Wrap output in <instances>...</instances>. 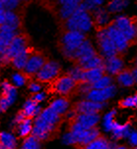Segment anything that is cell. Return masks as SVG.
Segmentation results:
<instances>
[{"instance_id": "6da1fadb", "label": "cell", "mask_w": 137, "mask_h": 149, "mask_svg": "<svg viewBox=\"0 0 137 149\" xmlns=\"http://www.w3.org/2000/svg\"><path fill=\"white\" fill-rule=\"evenodd\" d=\"M100 134V130L97 127L89 130H84L78 127L77 125L68 123L67 134L64 139L68 144H71L76 149H79L80 147L94 140Z\"/></svg>"}, {"instance_id": "7a4b0ae2", "label": "cell", "mask_w": 137, "mask_h": 149, "mask_svg": "<svg viewBox=\"0 0 137 149\" xmlns=\"http://www.w3.org/2000/svg\"><path fill=\"white\" fill-rule=\"evenodd\" d=\"M67 31H76L82 33H88L93 26V19L89 11L81 4L74 14L66 20L65 24Z\"/></svg>"}, {"instance_id": "3957f363", "label": "cell", "mask_w": 137, "mask_h": 149, "mask_svg": "<svg viewBox=\"0 0 137 149\" xmlns=\"http://www.w3.org/2000/svg\"><path fill=\"white\" fill-rule=\"evenodd\" d=\"M60 127L50 124L49 122L45 121L40 115L36 116L35 123L32 130V135L35 136L40 141H49L54 139L59 134Z\"/></svg>"}, {"instance_id": "277c9868", "label": "cell", "mask_w": 137, "mask_h": 149, "mask_svg": "<svg viewBox=\"0 0 137 149\" xmlns=\"http://www.w3.org/2000/svg\"><path fill=\"white\" fill-rule=\"evenodd\" d=\"M85 40V33L76 31H67L61 38V52L68 60H74L78 47Z\"/></svg>"}, {"instance_id": "5b68a950", "label": "cell", "mask_w": 137, "mask_h": 149, "mask_svg": "<svg viewBox=\"0 0 137 149\" xmlns=\"http://www.w3.org/2000/svg\"><path fill=\"white\" fill-rule=\"evenodd\" d=\"M77 86V82L68 74H66L63 76H59L50 84L49 91L59 96L69 97L70 95L76 93Z\"/></svg>"}, {"instance_id": "8992f818", "label": "cell", "mask_w": 137, "mask_h": 149, "mask_svg": "<svg viewBox=\"0 0 137 149\" xmlns=\"http://www.w3.org/2000/svg\"><path fill=\"white\" fill-rule=\"evenodd\" d=\"M28 47H30L29 46L28 38L24 34H17L13 38V40L9 44V46H8L3 58V61H2V64L11 63V61L14 59L16 56L20 54L21 52L27 49Z\"/></svg>"}, {"instance_id": "52a82bcc", "label": "cell", "mask_w": 137, "mask_h": 149, "mask_svg": "<svg viewBox=\"0 0 137 149\" xmlns=\"http://www.w3.org/2000/svg\"><path fill=\"white\" fill-rule=\"evenodd\" d=\"M97 40H98L101 54L105 59L119 54L117 47H115L114 42L112 41V39L109 38V34H107L106 26L101 28L98 31V33H97Z\"/></svg>"}, {"instance_id": "ba28073f", "label": "cell", "mask_w": 137, "mask_h": 149, "mask_svg": "<svg viewBox=\"0 0 137 149\" xmlns=\"http://www.w3.org/2000/svg\"><path fill=\"white\" fill-rule=\"evenodd\" d=\"M60 65L55 61H47V63L42 67V69L36 74L37 81L44 84V82H52L59 77Z\"/></svg>"}, {"instance_id": "9c48e42d", "label": "cell", "mask_w": 137, "mask_h": 149, "mask_svg": "<svg viewBox=\"0 0 137 149\" xmlns=\"http://www.w3.org/2000/svg\"><path fill=\"white\" fill-rule=\"evenodd\" d=\"M117 30L124 34L128 41H132L137 36V26L131 19L126 16H117L112 23Z\"/></svg>"}, {"instance_id": "30bf717a", "label": "cell", "mask_w": 137, "mask_h": 149, "mask_svg": "<svg viewBox=\"0 0 137 149\" xmlns=\"http://www.w3.org/2000/svg\"><path fill=\"white\" fill-rule=\"evenodd\" d=\"M105 103L95 102L88 99L78 101L73 104L69 109V113L73 114H99L102 109L104 108Z\"/></svg>"}, {"instance_id": "8fae6325", "label": "cell", "mask_w": 137, "mask_h": 149, "mask_svg": "<svg viewBox=\"0 0 137 149\" xmlns=\"http://www.w3.org/2000/svg\"><path fill=\"white\" fill-rule=\"evenodd\" d=\"M100 121L99 114H73L68 118V123L77 125L84 130L95 127Z\"/></svg>"}, {"instance_id": "7c38bea8", "label": "cell", "mask_w": 137, "mask_h": 149, "mask_svg": "<svg viewBox=\"0 0 137 149\" xmlns=\"http://www.w3.org/2000/svg\"><path fill=\"white\" fill-rule=\"evenodd\" d=\"M17 90L14 84L9 81H3L1 84V95H0V112H5L14 102Z\"/></svg>"}, {"instance_id": "4fadbf2b", "label": "cell", "mask_w": 137, "mask_h": 149, "mask_svg": "<svg viewBox=\"0 0 137 149\" xmlns=\"http://www.w3.org/2000/svg\"><path fill=\"white\" fill-rule=\"evenodd\" d=\"M47 58L41 52L33 51L31 53L30 57L28 59L27 65L25 69H24L23 73H25L28 77H33L36 76L37 72L42 69V66L47 63Z\"/></svg>"}, {"instance_id": "5bb4252c", "label": "cell", "mask_w": 137, "mask_h": 149, "mask_svg": "<svg viewBox=\"0 0 137 149\" xmlns=\"http://www.w3.org/2000/svg\"><path fill=\"white\" fill-rule=\"evenodd\" d=\"M106 28H107V34H109V38L112 39V41L114 42V44L117 47L119 54V53H124L126 51V49L128 48V46H129L130 42L127 40V38L124 36V34L119 30H117L112 24L106 26Z\"/></svg>"}, {"instance_id": "9a60e30c", "label": "cell", "mask_w": 137, "mask_h": 149, "mask_svg": "<svg viewBox=\"0 0 137 149\" xmlns=\"http://www.w3.org/2000/svg\"><path fill=\"white\" fill-rule=\"evenodd\" d=\"M17 36V31L6 25L0 26V64H2L6 50L13 38Z\"/></svg>"}, {"instance_id": "2e32d148", "label": "cell", "mask_w": 137, "mask_h": 149, "mask_svg": "<svg viewBox=\"0 0 137 149\" xmlns=\"http://www.w3.org/2000/svg\"><path fill=\"white\" fill-rule=\"evenodd\" d=\"M115 91H117V88L114 86H111L105 89H91L86 94V99L95 101V102L105 103V101L114 96Z\"/></svg>"}, {"instance_id": "e0dca14e", "label": "cell", "mask_w": 137, "mask_h": 149, "mask_svg": "<svg viewBox=\"0 0 137 149\" xmlns=\"http://www.w3.org/2000/svg\"><path fill=\"white\" fill-rule=\"evenodd\" d=\"M123 60L119 54L105 59L104 68L106 73L109 76H117L123 70Z\"/></svg>"}, {"instance_id": "ac0fdd59", "label": "cell", "mask_w": 137, "mask_h": 149, "mask_svg": "<svg viewBox=\"0 0 137 149\" xmlns=\"http://www.w3.org/2000/svg\"><path fill=\"white\" fill-rule=\"evenodd\" d=\"M95 54H97V52L95 48L93 47L92 43H91L89 40L85 39V40L83 41V43L78 47L76 52H75L73 61H76V63H78V62H80V61L87 59V58H89Z\"/></svg>"}, {"instance_id": "d6986e66", "label": "cell", "mask_w": 137, "mask_h": 149, "mask_svg": "<svg viewBox=\"0 0 137 149\" xmlns=\"http://www.w3.org/2000/svg\"><path fill=\"white\" fill-rule=\"evenodd\" d=\"M69 106H70V99H69V97L59 96L50 101L48 107L50 109H52V110L56 112L57 114H59V115L67 116V112H68Z\"/></svg>"}, {"instance_id": "ffe728a7", "label": "cell", "mask_w": 137, "mask_h": 149, "mask_svg": "<svg viewBox=\"0 0 137 149\" xmlns=\"http://www.w3.org/2000/svg\"><path fill=\"white\" fill-rule=\"evenodd\" d=\"M105 64V60L104 57L102 55H99L98 53L91 57L87 58L85 60H82L80 62L76 63L77 66H79L80 68H82L83 70H90V69H94V68H99V67H104Z\"/></svg>"}, {"instance_id": "44dd1931", "label": "cell", "mask_w": 137, "mask_h": 149, "mask_svg": "<svg viewBox=\"0 0 137 149\" xmlns=\"http://www.w3.org/2000/svg\"><path fill=\"white\" fill-rule=\"evenodd\" d=\"M82 2L83 0H68L67 2L62 4L59 9L60 18L63 20H67L68 18H70L74 14V12L80 7Z\"/></svg>"}, {"instance_id": "7402d4cb", "label": "cell", "mask_w": 137, "mask_h": 149, "mask_svg": "<svg viewBox=\"0 0 137 149\" xmlns=\"http://www.w3.org/2000/svg\"><path fill=\"white\" fill-rule=\"evenodd\" d=\"M107 73L105 71L104 67H99V68H94L90 69V70L84 71V77H83V82L85 84H92L98 79H100L102 77L105 76Z\"/></svg>"}, {"instance_id": "603a6c76", "label": "cell", "mask_w": 137, "mask_h": 149, "mask_svg": "<svg viewBox=\"0 0 137 149\" xmlns=\"http://www.w3.org/2000/svg\"><path fill=\"white\" fill-rule=\"evenodd\" d=\"M32 52H33V49H32L31 47H28L27 49L21 52L20 54H18L14 59L11 61L13 67L18 71H24Z\"/></svg>"}, {"instance_id": "cb8c5ba5", "label": "cell", "mask_w": 137, "mask_h": 149, "mask_svg": "<svg viewBox=\"0 0 137 149\" xmlns=\"http://www.w3.org/2000/svg\"><path fill=\"white\" fill-rule=\"evenodd\" d=\"M112 146L107 138L104 135L100 134L98 137L92 140L91 142L87 143L86 145L82 146L79 149H109Z\"/></svg>"}, {"instance_id": "d4e9b609", "label": "cell", "mask_w": 137, "mask_h": 149, "mask_svg": "<svg viewBox=\"0 0 137 149\" xmlns=\"http://www.w3.org/2000/svg\"><path fill=\"white\" fill-rule=\"evenodd\" d=\"M17 139L13 134L8 132H0V149H16Z\"/></svg>"}, {"instance_id": "484cf974", "label": "cell", "mask_w": 137, "mask_h": 149, "mask_svg": "<svg viewBox=\"0 0 137 149\" xmlns=\"http://www.w3.org/2000/svg\"><path fill=\"white\" fill-rule=\"evenodd\" d=\"M18 132H19V137L25 139L29 135H31L32 130H33V119L32 118H26L24 119L20 124L17 125Z\"/></svg>"}, {"instance_id": "4316f807", "label": "cell", "mask_w": 137, "mask_h": 149, "mask_svg": "<svg viewBox=\"0 0 137 149\" xmlns=\"http://www.w3.org/2000/svg\"><path fill=\"white\" fill-rule=\"evenodd\" d=\"M117 82L120 84L121 86L125 87H130L135 84V81H134L132 72L129 70H123L117 76Z\"/></svg>"}, {"instance_id": "83f0119b", "label": "cell", "mask_w": 137, "mask_h": 149, "mask_svg": "<svg viewBox=\"0 0 137 149\" xmlns=\"http://www.w3.org/2000/svg\"><path fill=\"white\" fill-rule=\"evenodd\" d=\"M39 109L40 108L37 107V103L35 102L32 98H29V99L26 101L25 104H24L23 109H21V110L23 111V113L25 114V116L27 118L33 119L34 117H36L40 114Z\"/></svg>"}, {"instance_id": "f1b7e54d", "label": "cell", "mask_w": 137, "mask_h": 149, "mask_svg": "<svg viewBox=\"0 0 137 149\" xmlns=\"http://www.w3.org/2000/svg\"><path fill=\"white\" fill-rule=\"evenodd\" d=\"M94 18H95V22L101 28H105L107 23H109V12L107 10L103 9V8H98L94 11Z\"/></svg>"}, {"instance_id": "f546056e", "label": "cell", "mask_w": 137, "mask_h": 149, "mask_svg": "<svg viewBox=\"0 0 137 149\" xmlns=\"http://www.w3.org/2000/svg\"><path fill=\"white\" fill-rule=\"evenodd\" d=\"M4 25L10 26L13 30L17 31L18 28L21 25L20 17L16 14L14 11H10V10H6V15H5V23Z\"/></svg>"}, {"instance_id": "4dcf8cb0", "label": "cell", "mask_w": 137, "mask_h": 149, "mask_svg": "<svg viewBox=\"0 0 137 149\" xmlns=\"http://www.w3.org/2000/svg\"><path fill=\"white\" fill-rule=\"evenodd\" d=\"M129 4L128 0H111L107 5V11L111 13H119L125 9Z\"/></svg>"}, {"instance_id": "1f68e13d", "label": "cell", "mask_w": 137, "mask_h": 149, "mask_svg": "<svg viewBox=\"0 0 137 149\" xmlns=\"http://www.w3.org/2000/svg\"><path fill=\"white\" fill-rule=\"evenodd\" d=\"M111 86H112V76L106 74L100 79L91 84V87L92 89H105Z\"/></svg>"}, {"instance_id": "d6a6232c", "label": "cell", "mask_w": 137, "mask_h": 149, "mask_svg": "<svg viewBox=\"0 0 137 149\" xmlns=\"http://www.w3.org/2000/svg\"><path fill=\"white\" fill-rule=\"evenodd\" d=\"M21 149H41V141L31 134L24 139Z\"/></svg>"}, {"instance_id": "836d02e7", "label": "cell", "mask_w": 137, "mask_h": 149, "mask_svg": "<svg viewBox=\"0 0 137 149\" xmlns=\"http://www.w3.org/2000/svg\"><path fill=\"white\" fill-rule=\"evenodd\" d=\"M119 107L122 109L137 108V92L132 96H128L119 102Z\"/></svg>"}, {"instance_id": "e575fe53", "label": "cell", "mask_w": 137, "mask_h": 149, "mask_svg": "<svg viewBox=\"0 0 137 149\" xmlns=\"http://www.w3.org/2000/svg\"><path fill=\"white\" fill-rule=\"evenodd\" d=\"M68 74L74 79L75 81L79 84H83V77H84V70L80 68L79 66H75L68 72Z\"/></svg>"}, {"instance_id": "d590c367", "label": "cell", "mask_w": 137, "mask_h": 149, "mask_svg": "<svg viewBox=\"0 0 137 149\" xmlns=\"http://www.w3.org/2000/svg\"><path fill=\"white\" fill-rule=\"evenodd\" d=\"M105 0H85L82 2V5L85 7L87 11H95L96 9L100 8Z\"/></svg>"}, {"instance_id": "8d00e7d4", "label": "cell", "mask_w": 137, "mask_h": 149, "mask_svg": "<svg viewBox=\"0 0 137 149\" xmlns=\"http://www.w3.org/2000/svg\"><path fill=\"white\" fill-rule=\"evenodd\" d=\"M29 77L25 73H16L13 74L12 81L15 86H22L27 84Z\"/></svg>"}, {"instance_id": "74e56055", "label": "cell", "mask_w": 137, "mask_h": 149, "mask_svg": "<svg viewBox=\"0 0 137 149\" xmlns=\"http://www.w3.org/2000/svg\"><path fill=\"white\" fill-rule=\"evenodd\" d=\"M4 4L5 10H10V11H14V10L19 6L21 0H2Z\"/></svg>"}, {"instance_id": "f35d334b", "label": "cell", "mask_w": 137, "mask_h": 149, "mask_svg": "<svg viewBox=\"0 0 137 149\" xmlns=\"http://www.w3.org/2000/svg\"><path fill=\"white\" fill-rule=\"evenodd\" d=\"M29 89H30V91L33 93V94H36V93L40 92L42 89V84L39 81H31L30 84H29Z\"/></svg>"}, {"instance_id": "ab89813d", "label": "cell", "mask_w": 137, "mask_h": 149, "mask_svg": "<svg viewBox=\"0 0 137 149\" xmlns=\"http://www.w3.org/2000/svg\"><path fill=\"white\" fill-rule=\"evenodd\" d=\"M31 98H32V99H33L36 103H40V102H42V101L45 98V93H44V92H41V91H40V92L36 93V94H34Z\"/></svg>"}, {"instance_id": "60d3db41", "label": "cell", "mask_w": 137, "mask_h": 149, "mask_svg": "<svg viewBox=\"0 0 137 149\" xmlns=\"http://www.w3.org/2000/svg\"><path fill=\"white\" fill-rule=\"evenodd\" d=\"M5 15H6V10L1 9L0 10V26L4 25L5 23Z\"/></svg>"}, {"instance_id": "b9f144b4", "label": "cell", "mask_w": 137, "mask_h": 149, "mask_svg": "<svg viewBox=\"0 0 137 149\" xmlns=\"http://www.w3.org/2000/svg\"><path fill=\"white\" fill-rule=\"evenodd\" d=\"M130 141L135 146H137V132H132L130 134Z\"/></svg>"}, {"instance_id": "7bdbcfd3", "label": "cell", "mask_w": 137, "mask_h": 149, "mask_svg": "<svg viewBox=\"0 0 137 149\" xmlns=\"http://www.w3.org/2000/svg\"><path fill=\"white\" fill-rule=\"evenodd\" d=\"M131 72H132V74H133L134 81H135V84H137V68H134Z\"/></svg>"}, {"instance_id": "ee69618b", "label": "cell", "mask_w": 137, "mask_h": 149, "mask_svg": "<svg viewBox=\"0 0 137 149\" xmlns=\"http://www.w3.org/2000/svg\"><path fill=\"white\" fill-rule=\"evenodd\" d=\"M1 9H4V4H3V1L0 0V10Z\"/></svg>"}, {"instance_id": "f6af8a7d", "label": "cell", "mask_w": 137, "mask_h": 149, "mask_svg": "<svg viewBox=\"0 0 137 149\" xmlns=\"http://www.w3.org/2000/svg\"><path fill=\"white\" fill-rule=\"evenodd\" d=\"M68 0H58V2H59V4L60 5H62V4H64L65 2H67Z\"/></svg>"}, {"instance_id": "bcb514c9", "label": "cell", "mask_w": 137, "mask_h": 149, "mask_svg": "<svg viewBox=\"0 0 137 149\" xmlns=\"http://www.w3.org/2000/svg\"><path fill=\"white\" fill-rule=\"evenodd\" d=\"M109 149H115V146H114V145H112L111 147H109Z\"/></svg>"}, {"instance_id": "7dc6e473", "label": "cell", "mask_w": 137, "mask_h": 149, "mask_svg": "<svg viewBox=\"0 0 137 149\" xmlns=\"http://www.w3.org/2000/svg\"><path fill=\"white\" fill-rule=\"evenodd\" d=\"M23 1H30V0H23Z\"/></svg>"}, {"instance_id": "c3c4849f", "label": "cell", "mask_w": 137, "mask_h": 149, "mask_svg": "<svg viewBox=\"0 0 137 149\" xmlns=\"http://www.w3.org/2000/svg\"><path fill=\"white\" fill-rule=\"evenodd\" d=\"M133 149H137V146H135V147H134Z\"/></svg>"}, {"instance_id": "681fc988", "label": "cell", "mask_w": 137, "mask_h": 149, "mask_svg": "<svg viewBox=\"0 0 137 149\" xmlns=\"http://www.w3.org/2000/svg\"><path fill=\"white\" fill-rule=\"evenodd\" d=\"M136 68H137V66H136Z\"/></svg>"}]
</instances>
